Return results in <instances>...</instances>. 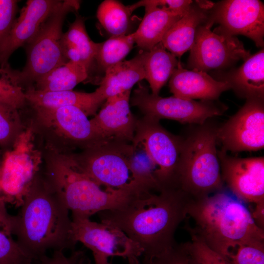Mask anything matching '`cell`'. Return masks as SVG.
<instances>
[{"label":"cell","mask_w":264,"mask_h":264,"mask_svg":"<svg viewBox=\"0 0 264 264\" xmlns=\"http://www.w3.org/2000/svg\"><path fill=\"white\" fill-rule=\"evenodd\" d=\"M191 198L179 188L142 193L123 207L98 213L101 221L123 231L142 251L143 261L172 248Z\"/></svg>","instance_id":"6da1fadb"},{"label":"cell","mask_w":264,"mask_h":264,"mask_svg":"<svg viewBox=\"0 0 264 264\" xmlns=\"http://www.w3.org/2000/svg\"><path fill=\"white\" fill-rule=\"evenodd\" d=\"M186 218L193 222L192 226L186 225L190 236L226 260L239 244L264 241V230L255 222L245 203L223 190L190 199Z\"/></svg>","instance_id":"7a4b0ae2"},{"label":"cell","mask_w":264,"mask_h":264,"mask_svg":"<svg viewBox=\"0 0 264 264\" xmlns=\"http://www.w3.org/2000/svg\"><path fill=\"white\" fill-rule=\"evenodd\" d=\"M20 207L13 216L14 235L35 259L49 250L74 248L69 210L47 183L39 184L36 179Z\"/></svg>","instance_id":"3957f363"},{"label":"cell","mask_w":264,"mask_h":264,"mask_svg":"<svg viewBox=\"0 0 264 264\" xmlns=\"http://www.w3.org/2000/svg\"><path fill=\"white\" fill-rule=\"evenodd\" d=\"M50 171L47 183L71 217L89 218L95 213L118 209L143 192L134 181L122 188L103 190L77 168L72 157L56 161Z\"/></svg>","instance_id":"277c9868"},{"label":"cell","mask_w":264,"mask_h":264,"mask_svg":"<svg viewBox=\"0 0 264 264\" xmlns=\"http://www.w3.org/2000/svg\"><path fill=\"white\" fill-rule=\"evenodd\" d=\"M218 127L206 121L183 138L178 170L179 188L191 199L223 190L217 149Z\"/></svg>","instance_id":"5b68a950"},{"label":"cell","mask_w":264,"mask_h":264,"mask_svg":"<svg viewBox=\"0 0 264 264\" xmlns=\"http://www.w3.org/2000/svg\"><path fill=\"white\" fill-rule=\"evenodd\" d=\"M81 1L61 0L43 24L34 38L24 47L26 62L21 71L15 69L19 86L28 88L52 69L69 62L61 47L63 26L66 16L76 13Z\"/></svg>","instance_id":"8992f818"},{"label":"cell","mask_w":264,"mask_h":264,"mask_svg":"<svg viewBox=\"0 0 264 264\" xmlns=\"http://www.w3.org/2000/svg\"><path fill=\"white\" fill-rule=\"evenodd\" d=\"M159 120L144 116L137 120L132 143L140 145L155 166L154 176L159 188H179L178 170L183 138L165 129Z\"/></svg>","instance_id":"52a82bcc"},{"label":"cell","mask_w":264,"mask_h":264,"mask_svg":"<svg viewBox=\"0 0 264 264\" xmlns=\"http://www.w3.org/2000/svg\"><path fill=\"white\" fill-rule=\"evenodd\" d=\"M32 137L30 129L21 133L1 162L0 198L16 207L22 205L29 193L41 162Z\"/></svg>","instance_id":"ba28073f"},{"label":"cell","mask_w":264,"mask_h":264,"mask_svg":"<svg viewBox=\"0 0 264 264\" xmlns=\"http://www.w3.org/2000/svg\"><path fill=\"white\" fill-rule=\"evenodd\" d=\"M131 102L144 116L159 120L165 118L197 125L222 115L228 109L219 100L196 101L174 95L162 97L150 93L146 87L139 83L133 91Z\"/></svg>","instance_id":"9c48e42d"},{"label":"cell","mask_w":264,"mask_h":264,"mask_svg":"<svg viewBox=\"0 0 264 264\" xmlns=\"http://www.w3.org/2000/svg\"><path fill=\"white\" fill-rule=\"evenodd\" d=\"M132 143L110 141L87 149L73 158L77 168L89 178L107 189H118L132 180L130 159Z\"/></svg>","instance_id":"30bf717a"},{"label":"cell","mask_w":264,"mask_h":264,"mask_svg":"<svg viewBox=\"0 0 264 264\" xmlns=\"http://www.w3.org/2000/svg\"><path fill=\"white\" fill-rule=\"evenodd\" d=\"M206 22L198 27L187 61V68L207 72L222 71L250 56L236 36L216 27L213 31Z\"/></svg>","instance_id":"8fae6325"},{"label":"cell","mask_w":264,"mask_h":264,"mask_svg":"<svg viewBox=\"0 0 264 264\" xmlns=\"http://www.w3.org/2000/svg\"><path fill=\"white\" fill-rule=\"evenodd\" d=\"M221 150L257 151L264 147V99H246L239 110L217 130Z\"/></svg>","instance_id":"7c38bea8"},{"label":"cell","mask_w":264,"mask_h":264,"mask_svg":"<svg viewBox=\"0 0 264 264\" xmlns=\"http://www.w3.org/2000/svg\"><path fill=\"white\" fill-rule=\"evenodd\" d=\"M206 23L232 35L251 39L259 47L264 46V5L259 0H224L214 3Z\"/></svg>","instance_id":"4fadbf2b"},{"label":"cell","mask_w":264,"mask_h":264,"mask_svg":"<svg viewBox=\"0 0 264 264\" xmlns=\"http://www.w3.org/2000/svg\"><path fill=\"white\" fill-rule=\"evenodd\" d=\"M71 220L73 241L82 243L93 255L120 256L128 260L142 255L140 247L115 227L88 218L72 217Z\"/></svg>","instance_id":"5bb4252c"},{"label":"cell","mask_w":264,"mask_h":264,"mask_svg":"<svg viewBox=\"0 0 264 264\" xmlns=\"http://www.w3.org/2000/svg\"><path fill=\"white\" fill-rule=\"evenodd\" d=\"M223 184L238 199L254 205L264 202V156L240 158L218 151Z\"/></svg>","instance_id":"9a60e30c"},{"label":"cell","mask_w":264,"mask_h":264,"mask_svg":"<svg viewBox=\"0 0 264 264\" xmlns=\"http://www.w3.org/2000/svg\"><path fill=\"white\" fill-rule=\"evenodd\" d=\"M34 108L45 125L75 144L88 149L109 142L100 135L88 116L77 107Z\"/></svg>","instance_id":"2e32d148"},{"label":"cell","mask_w":264,"mask_h":264,"mask_svg":"<svg viewBox=\"0 0 264 264\" xmlns=\"http://www.w3.org/2000/svg\"><path fill=\"white\" fill-rule=\"evenodd\" d=\"M61 1H27L0 47V66L8 64L11 54L19 47L24 46L34 38Z\"/></svg>","instance_id":"e0dca14e"},{"label":"cell","mask_w":264,"mask_h":264,"mask_svg":"<svg viewBox=\"0 0 264 264\" xmlns=\"http://www.w3.org/2000/svg\"><path fill=\"white\" fill-rule=\"evenodd\" d=\"M131 90L108 98L90 120L100 135L108 141L132 143L136 121L130 109Z\"/></svg>","instance_id":"ac0fdd59"},{"label":"cell","mask_w":264,"mask_h":264,"mask_svg":"<svg viewBox=\"0 0 264 264\" xmlns=\"http://www.w3.org/2000/svg\"><path fill=\"white\" fill-rule=\"evenodd\" d=\"M169 87L175 96L200 100H218L223 92L230 89L227 83L206 72L184 68L180 62L169 79Z\"/></svg>","instance_id":"d6986e66"},{"label":"cell","mask_w":264,"mask_h":264,"mask_svg":"<svg viewBox=\"0 0 264 264\" xmlns=\"http://www.w3.org/2000/svg\"><path fill=\"white\" fill-rule=\"evenodd\" d=\"M217 80L227 83L239 97L264 99V49L244 61L239 67L217 73Z\"/></svg>","instance_id":"ffe728a7"},{"label":"cell","mask_w":264,"mask_h":264,"mask_svg":"<svg viewBox=\"0 0 264 264\" xmlns=\"http://www.w3.org/2000/svg\"><path fill=\"white\" fill-rule=\"evenodd\" d=\"M214 2L210 1H193L186 13L169 29L161 43L176 58H180L190 50L198 29L208 19L209 10Z\"/></svg>","instance_id":"44dd1931"},{"label":"cell","mask_w":264,"mask_h":264,"mask_svg":"<svg viewBox=\"0 0 264 264\" xmlns=\"http://www.w3.org/2000/svg\"><path fill=\"white\" fill-rule=\"evenodd\" d=\"M27 102L34 107L54 108L66 106L77 107L87 115H95L106 101L96 89L91 93L71 90L47 91L36 90L32 87L25 92Z\"/></svg>","instance_id":"7402d4cb"},{"label":"cell","mask_w":264,"mask_h":264,"mask_svg":"<svg viewBox=\"0 0 264 264\" xmlns=\"http://www.w3.org/2000/svg\"><path fill=\"white\" fill-rule=\"evenodd\" d=\"M143 50L129 60L121 61L108 68L97 88L105 100L109 97L131 90L145 79Z\"/></svg>","instance_id":"603a6c76"},{"label":"cell","mask_w":264,"mask_h":264,"mask_svg":"<svg viewBox=\"0 0 264 264\" xmlns=\"http://www.w3.org/2000/svg\"><path fill=\"white\" fill-rule=\"evenodd\" d=\"M75 14L74 21L62 35V49L68 61L80 63L85 67L88 78L93 69L98 43L88 36L85 27L86 19L77 12Z\"/></svg>","instance_id":"cb8c5ba5"},{"label":"cell","mask_w":264,"mask_h":264,"mask_svg":"<svg viewBox=\"0 0 264 264\" xmlns=\"http://www.w3.org/2000/svg\"><path fill=\"white\" fill-rule=\"evenodd\" d=\"M145 8V15L133 34L135 43L141 50L149 51L161 42L169 29L183 16L162 7Z\"/></svg>","instance_id":"d4e9b609"},{"label":"cell","mask_w":264,"mask_h":264,"mask_svg":"<svg viewBox=\"0 0 264 264\" xmlns=\"http://www.w3.org/2000/svg\"><path fill=\"white\" fill-rule=\"evenodd\" d=\"M145 79L149 84L152 94L159 95L169 80L179 61L159 43L149 51H143Z\"/></svg>","instance_id":"484cf974"},{"label":"cell","mask_w":264,"mask_h":264,"mask_svg":"<svg viewBox=\"0 0 264 264\" xmlns=\"http://www.w3.org/2000/svg\"><path fill=\"white\" fill-rule=\"evenodd\" d=\"M0 198V264H33L35 259L19 244L13 233V216Z\"/></svg>","instance_id":"4316f807"},{"label":"cell","mask_w":264,"mask_h":264,"mask_svg":"<svg viewBox=\"0 0 264 264\" xmlns=\"http://www.w3.org/2000/svg\"><path fill=\"white\" fill-rule=\"evenodd\" d=\"M88 78L87 70L82 64L69 61L49 71L38 80L35 87H32L41 91L71 90Z\"/></svg>","instance_id":"83f0119b"},{"label":"cell","mask_w":264,"mask_h":264,"mask_svg":"<svg viewBox=\"0 0 264 264\" xmlns=\"http://www.w3.org/2000/svg\"><path fill=\"white\" fill-rule=\"evenodd\" d=\"M134 43L133 33L111 36L106 41L98 43L93 69L88 80H92L95 72L104 75L108 68L123 61Z\"/></svg>","instance_id":"f1b7e54d"},{"label":"cell","mask_w":264,"mask_h":264,"mask_svg":"<svg viewBox=\"0 0 264 264\" xmlns=\"http://www.w3.org/2000/svg\"><path fill=\"white\" fill-rule=\"evenodd\" d=\"M133 11L115 0H106L98 6L97 18L105 31L111 36L127 35Z\"/></svg>","instance_id":"f546056e"},{"label":"cell","mask_w":264,"mask_h":264,"mask_svg":"<svg viewBox=\"0 0 264 264\" xmlns=\"http://www.w3.org/2000/svg\"><path fill=\"white\" fill-rule=\"evenodd\" d=\"M26 102L25 92L16 81L14 69L8 64L0 66V102L19 109Z\"/></svg>","instance_id":"4dcf8cb0"},{"label":"cell","mask_w":264,"mask_h":264,"mask_svg":"<svg viewBox=\"0 0 264 264\" xmlns=\"http://www.w3.org/2000/svg\"><path fill=\"white\" fill-rule=\"evenodd\" d=\"M179 246L189 264H233L193 236Z\"/></svg>","instance_id":"1f68e13d"},{"label":"cell","mask_w":264,"mask_h":264,"mask_svg":"<svg viewBox=\"0 0 264 264\" xmlns=\"http://www.w3.org/2000/svg\"><path fill=\"white\" fill-rule=\"evenodd\" d=\"M21 127L18 109L0 102V146L13 145Z\"/></svg>","instance_id":"d6a6232c"},{"label":"cell","mask_w":264,"mask_h":264,"mask_svg":"<svg viewBox=\"0 0 264 264\" xmlns=\"http://www.w3.org/2000/svg\"><path fill=\"white\" fill-rule=\"evenodd\" d=\"M226 260L233 264H264V241H253L239 244Z\"/></svg>","instance_id":"836d02e7"},{"label":"cell","mask_w":264,"mask_h":264,"mask_svg":"<svg viewBox=\"0 0 264 264\" xmlns=\"http://www.w3.org/2000/svg\"><path fill=\"white\" fill-rule=\"evenodd\" d=\"M90 261L84 251H73L69 256L64 251H55L48 256L46 254L37 258L33 264H90Z\"/></svg>","instance_id":"e575fe53"},{"label":"cell","mask_w":264,"mask_h":264,"mask_svg":"<svg viewBox=\"0 0 264 264\" xmlns=\"http://www.w3.org/2000/svg\"><path fill=\"white\" fill-rule=\"evenodd\" d=\"M18 1L0 0V47L16 19Z\"/></svg>","instance_id":"d590c367"},{"label":"cell","mask_w":264,"mask_h":264,"mask_svg":"<svg viewBox=\"0 0 264 264\" xmlns=\"http://www.w3.org/2000/svg\"><path fill=\"white\" fill-rule=\"evenodd\" d=\"M193 2V0H140L131 6L133 11L141 6L145 8L162 7L175 14L183 16Z\"/></svg>","instance_id":"8d00e7d4"},{"label":"cell","mask_w":264,"mask_h":264,"mask_svg":"<svg viewBox=\"0 0 264 264\" xmlns=\"http://www.w3.org/2000/svg\"><path fill=\"white\" fill-rule=\"evenodd\" d=\"M141 264H189L186 257L177 244L172 248Z\"/></svg>","instance_id":"74e56055"},{"label":"cell","mask_w":264,"mask_h":264,"mask_svg":"<svg viewBox=\"0 0 264 264\" xmlns=\"http://www.w3.org/2000/svg\"><path fill=\"white\" fill-rule=\"evenodd\" d=\"M251 213L256 224L264 230V202L255 205V208Z\"/></svg>","instance_id":"f35d334b"},{"label":"cell","mask_w":264,"mask_h":264,"mask_svg":"<svg viewBox=\"0 0 264 264\" xmlns=\"http://www.w3.org/2000/svg\"><path fill=\"white\" fill-rule=\"evenodd\" d=\"M95 264H110L108 262L107 257L100 255H93ZM129 264H141L138 258L133 257L128 259Z\"/></svg>","instance_id":"ab89813d"},{"label":"cell","mask_w":264,"mask_h":264,"mask_svg":"<svg viewBox=\"0 0 264 264\" xmlns=\"http://www.w3.org/2000/svg\"><path fill=\"white\" fill-rule=\"evenodd\" d=\"M1 164H0V172H1Z\"/></svg>","instance_id":"60d3db41"},{"label":"cell","mask_w":264,"mask_h":264,"mask_svg":"<svg viewBox=\"0 0 264 264\" xmlns=\"http://www.w3.org/2000/svg\"><path fill=\"white\" fill-rule=\"evenodd\" d=\"M2 161L0 160V164H1Z\"/></svg>","instance_id":"b9f144b4"}]
</instances>
